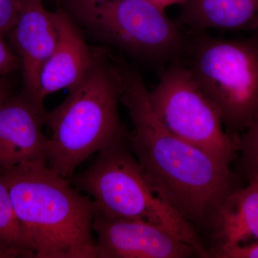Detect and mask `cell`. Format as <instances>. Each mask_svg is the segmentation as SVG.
Instances as JSON below:
<instances>
[{
    "instance_id": "cell-13",
    "label": "cell",
    "mask_w": 258,
    "mask_h": 258,
    "mask_svg": "<svg viewBox=\"0 0 258 258\" xmlns=\"http://www.w3.org/2000/svg\"><path fill=\"white\" fill-rule=\"evenodd\" d=\"M212 248L258 240V187L249 183L230 194L222 204L211 235Z\"/></svg>"
},
{
    "instance_id": "cell-20",
    "label": "cell",
    "mask_w": 258,
    "mask_h": 258,
    "mask_svg": "<svg viewBox=\"0 0 258 258\" xmlns=\"http://www.w3.org/2000/svg\"><path fill=\"white\" fill-rule=\"evenodd\" d=\"M10 97L8 88L3 82L0 83V105Z\"/></svg>"
},
{
    "instance_id": "cell-3",
    "label": "cell",
    "mask_w": 258,
    "mask_h": 258,
    "mask_svg": "<svg viewBox=\"0 0 258 258\" xmlns=\"http://www.w3.org/2000/svg\"><path fill=\"white\" fill-rule=\"evenodd\" d=\"M69 91L64 101L46 113L52 132L47 164L67 179L90 156L129 134L118 113L123 93L120 62H113L106 51L94 49L91 68Z\"/></svg>"
},
{
    "instance_id": "cell-7",
    "label": "cell",
    "mask_w": 258,
    "mask_h": 258,
    "mask_svg": "<svg viewBox=\"0 0 258 258\" xmlns=\"http://www.w3.org/2000/svg\"><path fill=\"white\" fill-rule=\"evenodd\" d=\"M149 98L169 132L230 167L237 144L226 133L221 115L186 64L171 62L157 86L149 91Z\"/></svg>"
},
{
    "instance_id": "cell-18",
    "label": "cell",
    "mask_w": 258,
    "mask_h": 258,
    "mask_svg": "<svg viewBox=\"0 0 258 258\" xmlns=\"http://www.w3.org/2000/svg\"><path fill=\"white\" fill-rule=\"evenodd\" d=\"M3 37L0 35V78L21 68L20 57L5 43Z\"/></svg>"
},
{
    "instance_id": "cell-21",
    "label": "cell",
    "mask_w": 258,
    "mask_h": 258,
    "mask_svg": "<svg viewBox=\"0 0 258 258\" xmlns=\"http://www.w3.org/2000/svg\"><path fill=\"white\" fill-rule=\"evenodd\" d=\"M249 183H252V184L256 185L258 187V175L254 177L253 179L249 180Z\"/></svg>"
},
{
    "instance_id": "cell-8",
    "label": "cell",
    "mask_w": 258,
    "mask_h": 258,
    "mask_svg": "<svg viewBox=\"0 0 258 258\" xmlns=\"http://www.w3.org/2000/svg\"><path fill=\"white\" fill-rule=\"evenodd\" d=\"M98 235V258H187L198 256L192 246L159 226L97 212L93 225Z\"/></svg>"
},
{
    "instance_id": "cell-14",
    "label": "cell",
    "mask_w": 258,
    "mask_h": 258,
    "mask_svg": "<svg viewBox=\"0 0 258 258\" xmlns=\"http://www.w3.org/2000/svg\"><path fill=\"white\" fill-rule=\"evenodd\" d=\"M35 252L0 176V258L34 257Z\"/></svg>"
},
{
    "instance_id": "cell-4",
    "label": "cell",
    "mask_w": 258,
    "mask_h": 258,
    "mask_svg": "<svg viewBox=\"0 0 258 258\" xmlns=\"http://www.w3.org/2000/svg\"><path fill=\"white\" fill-rule=\"evenodd\" d=\"M92 198L97 212L114 218L143 220L159 226L209 257L198 231L155 191L129 147L128 137L100 152L75 179Z\"/></svg>"
},
{
    "instance_id": "cell-10",
    "label": "cell",
    "mask_w": 258,
    "mask_h": 258,
    "mask_svg": "<svg viewBox=\"0 0 258 258\" xmlns=\"http://www.w3.org/2000/svg\"><path fill=\"white\" fill-rule=\"evenodd\" d=\"M8 35L21 61L24 93L35 103L42 67L58 40L56 12L48 11L42 0H25L18 22Z\"/></svg>"
},
{
    "instance_id": "cell-12",
    "label": "cell",
    "mask_w": 258,
    "mask_h": 258,
    "mask_svg": "<svg viewBox=\"0 0 258 258\" xmlns=\"http://www.w3.org/2000/svg\"><path fill=\"white\" fill-rule=\"evenodd\" d=\"M175 21L195 32L258 30V0H186Z\"/></svg>"
},
{
    "instance_id": "cell-19",
    "label": "cell",
    "mask_w": 258,
    "mask_h": 258,
    "mask_svg": "<svg viewBox=\"0 0 258 258\" xmlns=\"http://www.w3.org/2000/svg\"><path fill=\"white\" fill-rule=\"evenodd\" d=\"M158 9L165 11L166 8L172 5H179L180 6L184 4L186 0H145Z\"/></svg>"
},
{
    "instance_id": "cell-15",
    "label": "cell",
    "mask_w": 258,
    "mask_h": 258,
    "mask_svg": "<svg viewBox=\"0 0 258 258\" xmlns=\"http://www.w3.org/2000/svg\"><path fill=\"white\" fill-rule=\"evenodd\" d=\"M237 151L241 154L240 169L249 181L258 175V119L239 137Z\"/></svg>"
},
{
    "instance_id": "cell-22",
    "label": "cell",
    "mask_w": 258,
    "mask_h": 258,
    "mask_svg": "<svg viewBox=\"0 0 258 258\" xmlns=\"http://www.w3.org/2000/svg\"><path fill=\"white\" fill-rule=\"evenodd\" d=\"M1 82H2V81H1V79H0V83H1Z\"/></svg>"
},
{
    "instance_id": "cell-9",
    "label": "cell",
    "mask_w": 258,
    "mask_h": 258,
    "mask_svg": "<svg viewBox=\"0 0 258 258\" xmlns=\"http://www.w3.org/2000/svg\"><path fill=\"white\" fill-rule=\"evenodd\" d=\"M46 113L25 93L0 105V171L47 163L50 138L42 131Z\"/></svg>"
},
{
    "instance_id": "cell-16",
    "label": "cell",
    "mask_w": 258,
    "mask_h": 258,
    "mask_svg": "<svg viewBox=\"0 0 258 258\" xmlns=\"http://www.w3.org/2000/svg\"><path fill=\"white\" fill-rule=\"evenodd\" d=\"M25 0H0V35H8L14 28Z\"/></svg>"
},
{
    "instance_id": "cell-1",
    "label": "cell",
    "mask_w": 258,
    "mask_h": 258,
    "mask_svg": "<svg viewBox=\"0 0 258 258\" xmlns=\"http://www.w3.org/2000/svg\"><path fill=\"white\" fill-rule=\"evenodd\" d=\"M120 68L121 103L134 126L131 150L161 198L198 232L211 235L222 204L239 188L237 174L169 132L153 109L142 76Z\"/></svg>"
},
{
    "instance_id": "cell-2",
    "label": "cell",
    "mask_w": 258,
    "mask_h": 258,
    "mask_svg": "<svg viewBox=\"0 0 258 258\" xmlns=\"http://www.w3.org/2000/svg\"><path fill=\"white\" fill-rule=\"evenodd\" d=\"M35 258L98 257L93 238L96 207L47 163L0 171Z\"/></svg>"
},
{
    "instance_id": "cell-11",
    "label": "cell",
    "mask_w": 258,
    "mask_h": 258,
    "mask_svg": "<svg viewBox=\"0 0 258 258\" xmlns=\"http://www.w3.org/2000/svg\"><path fill=\"white\" fill-rule=\"evenodd\" d=\"M58 40L55 50L42 67L35 103L44 106L49 95L74 87L83 79L94 58L72 18L64 10L56 11Z\"/></svg>"
},
{
    "instance_id": "cell-17",
    "label": "cell",
    "mask_w": 258,
    "mask_h": 258,
    "mask_svg": "<svg viewBox=\"0 0 258 258\" xmlns=\"http://www.w3.org/2000/svg\"><path fill=\"white\" fill-rule=\"evenodd\" d=\"M209 257L258 258V240L251 244L223 246L209 249Z\"/></svg>"
},
{
    "instance_id": "cell-5",
    "label": "cell",
    "mask_w": 258,
    "mask_h": 258,
    "mask_svg": "<svg viewBox=\"0 0 258 258\" xmlns=\"http://www.w3.org/2000/svg\"><path fill=\"white\" fill-rule=\"evenodd\" d=\"M197 32L186 66L237 144L239 134L258 119V40H220Z\"/></svg>"
},
{
    "instance_id": "cell-6",
    "label": "cell",
    "mask_w": 258,
    "mask_h": 258,
    "mask_svg": "<svg viewBox=\"0 0 258 258\" xmlns=\"http://www.w3.org/2000/svg\"><path fill=\"white\" fill-rule=\"evenodd\" d=\"M64 10L102 40L154 62L181 60L189 38L145 0H60Z\"/></svg>"
}]
</instances>
